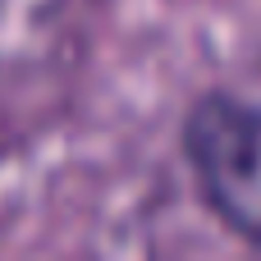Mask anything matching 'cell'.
Returning <instances> with one entry per match:
<instances>
[{
    "instance_id": "6da1fadb",
    "label": "cell",
    "mask_w": 261,
    "mask_h": 261,
    "mask_svg": "<svg viewBox=\"0 0 261 261\" xmlns=\"http://www.w3.org/2000/svg\"><path fill=\"white\" fill-rule=\"evenodd\" d=\"M179 156L197 206L243 248L261 252V101L239 87H202L179 115Z\"/></svg>"
}]
</instances>
